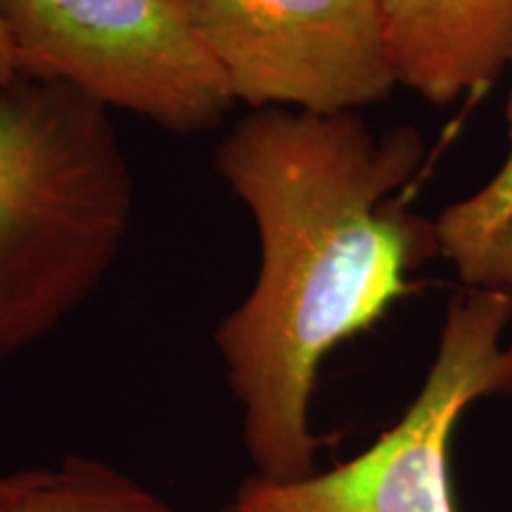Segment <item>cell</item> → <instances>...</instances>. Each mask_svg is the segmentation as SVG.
Instances as JSON below:
<instances>
[{"mask_svg": "<svg viewBox=\"0 0 512 512\" xmlns=\"http://www.w3.org/2000/svg\"><path fill=\"white\" fill-rule=\"evenodd\" d=\"M3 512H178L100 458L64 456L43 482Z\"/></svg>", "mask_w": 512, "mask_h": 512, "instance_id": "cell-8", "label": "cell"}, {"mask_svg": "<svg viewBox=\"0 0 512 512\" xmlns=\"http://www.w3.org/2000/svg\"><path fill=\"white\" fill-rule=\"evenodd\" d=\"M396 86L448 107L512 64V0H382Z\"/></svg>", "mask_w": 512, "mask_h": 512, "instance_id": "cell-6", "label": "cell"}, {"mask_svg": "<svg viewBox=\"0 0 512 512\" xmlns=\"http://www.w3.org/2000/svg\"><path fill=\"white\" fill-rule=\"evenodd\" d=\"M512 292L463 287L420 392L366 451L294 482L247 477L221 512H458L451 444L472 403L512 394Z\"/></svg>", "mask_w": 512, "mask_h": 512, "instance_id": "cell-3", "label": "cell"}, {"mask_svg": "<svg viewBox=\"0 0 512 512\" xmlns=\"http://www.w3.org/2000/svg\"><path fill=\"white\" fill-rule=\"evenodd\" d=\"M425 152L415 126L375 131L358 112L287 107L252 110L216 145L214 169L259 238L252 290L214 332L254 477L294 482L318 470L320 366L441 256L437 223L399 197Z\"/></svg>", "mask_w": 512, "mask_h": 512, "instance_id": "cell-1", "label": "cell"}, {"mask_svg": "<svg viewBox=\"0 0 512 512\" xmlns=\"http://www.w3.org/2000/svg\"><path fill=\"white\" fill-rule=\"evenodd\" d=\"M508 150L482 188L451 202L434 219L441 256L463 287L512 292V88L508 95Z\"/></svg>", "mask_w": 512, "mask_h": 512, "instance_id": "cell-7", "label": "cell"}, {"mask_svg": "<svg viewBox=\"0 0 512 512\" xmlns=\"http://www.w3.org/2000/svg\"><path fill=\"white\" fill-rule=\"evenodd\" d=\"M19 76L17 72V62H15V53H12V43L8 36V29H5L3 17H0V91L10 86Z\"/></svg>", "mask_w": 512, "mask_h": 512, "instance_id": "cell-10", "label": "cell"}, {"mask_svg": "<svg viewBox=\"0 0 512 512\" xmlns=\"http://www.w3.org/2000/svg\"><path fill=\"white\" fill-rule=\"evenodd\" d=\"M235 102L349 114L396 88L382 0H183Z\"/></svg>", "mask_w": 512, "mask_h": 512, "instance_id": "cell-5", "label": "cell"}, {"mask_svg": "<svg viewBox=\"0 0 512 512\" xmlns=\"http://www.w3.org/2000/svg\"><path fill=\"white\" fill-rule=\"evenodd\" d=\"M48 467H31V470H19L8 472V475H0V512L10 508L12 503H17L24 494H29L34 486H38L46 477Z\"/></svg>", "mask_w": 512, "mask_h": 512, "instance_id": "cell-9", "label": "cell"}, {"mask_svg": "<svg viewBox=\"0 0 512 512\" xmlns=\"http://www.w3.org/2000/svg\"><path fill=\"white\" fill-rule=\"evenodd\" d=\"M131 219V166L107 110L27 76L0 91V361L98 292Z\"/></svg>", "mask_w": 512, "mask_h": 512, "instance_id": "cell-2", "label": "cell"}, {"mask_svg": "<svg viewBox=\"0 0 512 512\" xmlns=\"http://www.w3.org/2000/svg\"><path fill=\"white\" fill-rule=\"evenodd\" d=\"M19 76L74 88L178 136L211 131L235 98L183 0H0Z\"/></svg>", "mask_w": 512, "mask_h": 512, "instance_id": "cell-4", "label": "cell"}]
</instances>
